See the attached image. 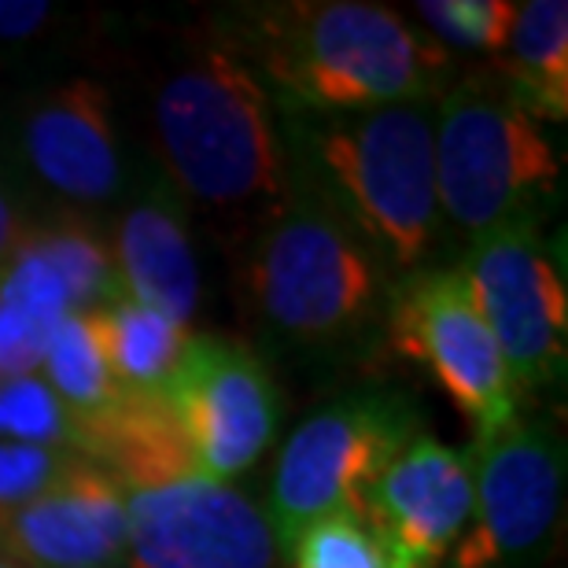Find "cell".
Returning a JSON list of instances; mask_svg holds the SVG:
<instances>
[{
    "mask_svg": "<svg viewBox=\"0 0 568 568\" xmlns=\"http://www.w3.org/2000/svg\"><path fill=\"white\" fill-rule=\"evenodd\" d=\"M67 314H78L67 284L27 233L0 266V373H38L44 347Z\"/></svg>",
    "mask_w": 568,
    "mask_h": 568,
    "instance_id": "obj_17",
    "label": "cell"
},
{
    "mask_svg": "<svg viewBox=\"0 0 568 568\" xmlns=\"http://www.w3.org/2000/svg\"><path fill=\"white\" fill-rule=\"evenodd\" d=\"M38 373L55 392V399L63 403V410L78 422V436L122 399V388L111 377V366L97 336V322L89 311L63 317L49 347H44Z\"/></svg>",
    "mask_w": 568,
    "mask_h": 568,
    "instance_id": "obj_19",
    "label": "cell"
},
{
    "mask_svg": "<svg viewBox=\"0 0 568 568\" xmlns=\"http://www.w3.org/2000/svg\"><path fill=\"white\" fill-rule=\"evenodd\" d=\"M384 344L432 373L476 436L520 417V392L458 263H436L392 284Z\"/></svg>",
    "mask_w": 568,
    "mask_h": 568,
    "instance_id": "obj_8",
    "label": "cell"
},
{
    "mask_svg": "<svg viewBox=\"0 0 568 568\" xmlns=\"http://www.w3.org/2000/svg\"><path fill=\"white\" fill-rule=\"evenodd\" d=\"M200 476L233 484L263 458L281 428V392L255 347L192 333L163 388Z\"/></svg>",
    "mask_w": 568,
    "mask_h": 568,
    "instance_id": "obj_11",
    "label": "cell"
},
{
    "mask_svg": "<svg viewBox=\"0 0 568 568\" xmlns=\"http://www.w3.org/2000/svg\"><path fill=\"white\" fill-rule=\"evenodd\" d=\"M410 11V19L443 52L484 55V60H495L506 49L517 19L514 0H417Z\"/></svg>",
    "mask_w": 568,
    "mask_h": 568,
    "instance_id": "obj_21",
    "label": "cell"
},
{
    "mask_svg": "<svg viewBox=\"0 0 568 568\" xmlns=\"http://www.w3.org/2000/svg\"><path fill=\"white\" fill-rule=\"evenodd\" d=\"M214 38L252 67L284 111L422 104L454 82V55L399 8L373 0L236 4Z\"/></svg>",
    "mask_w": 568,
    "mask_h": 568,
    "instance_id": "obj_2",
    "label": "cell"
},
{
    "mask_svg": "<svg viewBox=\"0 0 568 568\" xmlns=\"http://www.w3.org/2000/svg\"><path fill=\"white\" fill-rule=\"evenodd\" d=\"M0 381H4V373H0Z\"/></svg>",
    "mask_w": 568,
    "mask_h": 568,
    "instance_id": "obj_28",
    "label": "cell"
},
{
    "mask_svg": "<svg viewBox=\"0 0 568 568\" xmlns=\"http://www.w3.org/2000/svg\"><path fill=\"white\" fill-rule=\"evenodd\" d=\"M491 71L517 108L542 126L568 119V4L565 0H525L517 4L506 49Z\"/></svg>",
    "mask_w": 568,
    "mask_h": 568,
    "instance_id": "obj_16",
    "label": "cell"
},
{
    "mask_svg": "<svg viewBox=\"0 0 568 568\" xmlns=\"http://www.w3.org/2000/svg\"><path fill=\"white\" fill-rule=\"evenodd\" d=\"M469 454L422 432L384 465L362 525L388 568H443L469 525Z\"/></svg>",
    "mask_w": 568,
    "mask_h": 568,
    "instance_id": "obj_13",
    "label": "cell"
},
{
    "mask_svg": "<svg viewBox=\"0 0 568 568\" xmlns=\"http://www.w3.org/2000/svg\"><path fill=\"white\" fill-rule=\"evenodd\" d=\"M33 244L49 255L55 274L63 277L67 295L78 314L100 311L115 295H122V281L111 263L104 233L82 222H33L30 225Z\"/></svg>",
    "mask_w": 568,
    "mask_h": 568,
    "instance_id": "obj_20",
    "label": "cell"
},
{
    "mask_svg": "<svg viewBox=\"0 0 568 568\" xmlns=\"http://www.w3.org/2000/svg\"><path fill=\"white\" fill-rule=\"evenodd\" d=\"M288 568H388L377 539L355 517H325L306 525L284 550Z\"/></svg>",
    "mask_w": 568,
    "mask_h": 568,
    "instance_id": "obj_23",
    "label": "cell"
},
{
    "mask_svg": "<svg viewBox=\"0 0 568 568\" xmlns=\"http://www.w3.org/2000/svg\"><path fill=\"white\" fill-rule=\"evenodd\" d=\"M55 22V8L44 0H0V49L38 41Z\"/></svg>",
    "mask_w": 568,
    "mask_h": 568,
    "instance_id": "obj_25",
    "label": "cell"
},
{
    "mask_svg": "<svg viewBox=\"0 0 568 568\" xmlns=\"http://www.w3.org/2000/svg\"><path fill=\"white\" fill-rule=\"evenodd\" d=\"M126 568H288L266 509L244 487L181 476L126 487Z\"/></svg>",
    "mask_w": 568,
    "mask_h": 568,
    "instance_id": "obj_12",
    "label": "cell"
},
{
    "mask_svg": "<svg viewBox=\"0 0 568 568\" xmlns=\"http://www.w3.org/2000/svg\"><path fill=\"white\" fill-rule=\"evenodd\" d=\"M11 163L60 222L93 225L115 214L133 185L115 100L93 74H67L19 100L8 130Z\"/></svg>",
    "mask_w": 568,
    "mask_h": 568,
    "instance_id": "obj_7",
    "label": "cell"
},
{
    "mask_svg": "<svg viewBox=\"0 0 568 568\" xmlns=\"http://www.w3.org/2000/svg\"><path fill=\"white\" fill-rule=\"evenodd\" d=\"M473 509L443 568H531L565 506V436L547 417H514L469 443Z\"/></svg>",
    "mask_w": 568,
    "mask_h": 568,
    "instance_id": "obj_9",
    "label": "cell"
},
{
    "mask_svg": "<svg viewBox=\"0 0 568 568\" xmlns=\"http://www.w3.org/2000/svg\"><path fill=\"white\" fill-rule=\"evenodd\" d=\"M458 270L469 281L517 392L565 377L568 292L539 214L503 222L465 244Z\"/></svg>",
    "mask_w": 568,
    "mask_h": 568,
    "instance_id": "obj_10",
    "label": "cell"
},
{
    "mask_svg": "<svg viewBox=\"0 0 568 568\" xmlns=\"http://www.w3.org/2000/svg\"><path fill=\"white\" fill-rule=\"evenodd\" d=\"M432 166L443 230L462 244L525 214L542 219L561 189L547 126L517 108L495 71L454 74L439 93Z\"/></svg>",
    "mask_w": 568,
    "mask_h": 568,
    "instance_id": "obj_5",
    "label": "cell"
},
{
    "mask_svg": "<svg viewBox=\"0 0 568 568\" xmlns=\"http://www.w3.org/2000/svg\"><path fill=\"white\" fill-rule=\"evenodd\" d=\"M74 458H82V454L22 447V443L0 439V525L19 506H27L33 495H41Z\"/></svg>",
    "mask_w": 568,
    "mask_h": 568,
    "instance_id": "obj_24",
    "label": "cell"
},
{
    "mask_svg": "<svg viewBox=\"0 0 568 568\" xmlns=\"http://www.w3.org/2000/svg\"><path fill=\"white\" fill-rule=\"evenodd\" d=\"M104 241L122 292L166 314L181 328H192V317L200 311V258L192 241V214L155 163L133 174V185Z\"/></svg>",
    "mask_w": 568,
    "mask_h": 568,
    "instance_id": "obj_15",
    "label": "cell"
},
{
    "mask_svg": "<svg viewBox=\"0 0 568 568\" xmlns=\"http://www.w3.org/2000/svg\"><path fill=\"white\" fill-rule=\"evenodd\" d=\"M126 484L74 458L0 525V554L22 568H126Z\"/></svg>",
    "mask_w": 568,
    "mask_h": 568,
    "instance_id": "obj_14",
    "label": "cell"
},
{
    "mask_svg": "<svg viewBox=\"0 0 568 568\" xmlns=\"http://www.w3.org/2000/svg\"><path fill=\"white\" fill-rule=\"evenodd\" d=\"M436 100L366 111H284L292 170L392 281L436 266L447 241L432 166Z\"/></svg>",
    "mask_w": 568,
    "mask_h": 568,
    "instance_id": "obj_4",
    "label": "cell"
},
{
    "mask_svg": "<svg viewBox=\"0 0 568 568\" xmlns=\"http://www.w3.org/2000/svg\"><path fill=\"white\" fill-rule=\"evenodd\" d=\"M0 568H22V565H16L11 558H4V554H0Z\"/></svg>",
    "mask_w": 568,
    "mask_h": 568,
    "instance_id": "obj_27",
    "label": "cell"
},
{
    "mask_svg": "<svg viewBox=\"0 0 568 568\" xmlns=\"http://www.w3.org/2000/svg\"><path fill=\"white\" fill-rule=\"evenodd\" d=\"M152 148L159 174L233 258L292 192L277 100L219 38L192 44L155 82Z\"/></svg>",
    "mask_w": 568,
    "mask_h": 568,
    "instance_id": "obj_1",
    "label": "cell"
},
{
    "mask_svg": "<svg viewBox=\"0 0 568 568\" xmlns=\"http://www.w3.org/2000/svg\"><path fill=\"white\" fill-rule=\"evenodd\" d=\"M0 439L22 443V447L82 454L78 422L63 410V403L41 381V373L0 381Z\"/></svg>",
    "mask_w": 568,
    "mask_h": 568,
    "instance_id": "obj_22",
    "label": "cell"
},
{
    "mask_svg": "<svg viewBox=\"0 0 568 568\" xmlns=\"http://www.w3.org/2000/svg\"><path fill=\"white\" fill-rule=\"evenodd\" d=\"M97 322L100 347L111 366V377L122 392H163L174 377L192 328H181L166 314L152 311L126 292L89 311Z\"/></svg>",
    "mask_w": 568,
    "mask_h": 568,
    "instance_id": "obj_18",
    "label": "cell"
},
{
    "mask_svg": "<svg viewBox=\"0 0 568 568\" xmlns=\"http://www.w3.org/2000/svg\"><path fill=\"white\" fill-rule=\"evenodd\" d=\"M30 219L27 211H22V203L16 196V189L8 185V174L0 170V266H4V258L16 252L22 236L30 233Z\"/></svg>",
    "mask_w": 568,
    "mask_h": 568,
    "instance_id": "obj_26",
    "label": "cell"
},
{
    "mask_svg": "<svg viewBox=\"0 0 568 568\" xmlns=\"http://www.w3.org/2000/svg\"><path fill=\"white\" fill-rule=\"evenodd\" d=\"M392 277L292 170L284 207L236 255L252 333L281 358L328 366L384 339Z\"/></svg>",
    "mask_w": 568,
    "mask_h": 568,
    "instance_id": "obj_3",
    "label": "cell"
},
{
    "mask_svg": "<svg viewBox=\"0 0 568 568\" xmlns=\"http://www.w3.org/2000/svg\"><path fill=\"white\" fill-rule=\"evenodd\" d=\"M422 414L399 388L366 384L303 417L284 439L266 491L281 547L325 517L366 520V498L395 454L422 436Z\"/></svg>",
    "mask_w": 568,
    "mask_h": 568,
    "instance_id": "obj_6",
    "label": "cell"
}]
</instances>
